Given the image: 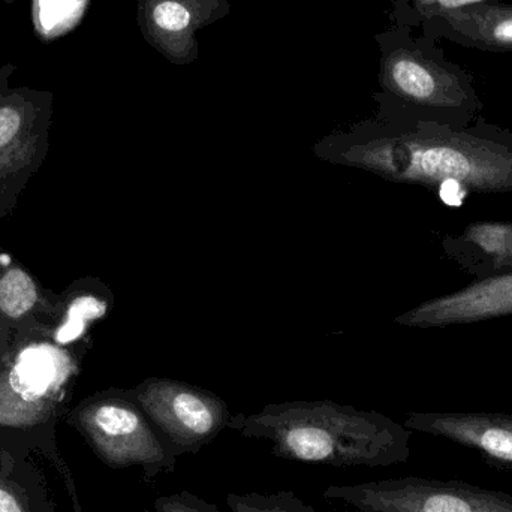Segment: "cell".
<instances>
[{
    "label": "cell",
    "instance_id": "30bf717a",
    "mask_svg": "<svg viewBox=\"0 0 512 512\" xmlns=\"http://www.w3.org/2000/svg\"><path fill=\"white\" fill-rule=\"evenodd\" d=\"M421 33L486 53L512 51V3L487 2L435 12L418 21Z\"/></svg>",
    "mask_w": 512,
    "mask_h": 512
},
{
    "label": "cell",
    "instance_id": "e0dca14e",
    "mask_svg": "<svg viewBox=\"0 0 512 512\" xmlns=\"http://www.w3.org/2000/svg\"><path fill=\"white\" fill-rule=\"evenodd\" d=\"M156 512H224L215 504L194 495L189 490H182L173 495L159 496L155 501Z\"/></svg>",
    "mask_w": 512,
    "mask_h": 512
},
{
    "label": "cell",
    "instance_id": "ba28073f",
    "mask_svg": "<svg viewBox=\"0 0 512 512\" xmlns=\"http://www.w3.org/2000/svg\"><path fill=\"white\" fill-rule=\"evenodd\" d=\"M510 315L512 273H507L484 277L459 291L423 301L394 322L408 328H445Z\"/></svg>",
    "mask_w": 512,
    "mask_h": 512
},
{
    "label": "cell",
    "instance_id": "2e32d148",
    "mask_svg": "<svg viewBox=\"0 0 512 512\" xmlns=\"http://www.w3.org/2000/svg\"><path fill=\"white\" fill-rule=\"evenodd\" d=\"M487 2H510V0H393L390 20L391 23H402L415 29L418 21L427 15Z\"/></svg>",
    "mask_w": 512,
    "mask_h": 512
},
{
    "label": "cell",
    "instance_id": "8fae6325",
    "mask_svg": "<svg viewBox=\"0 0 512 512\" xmlns=\"http://www.w3.org/2000/svg\"><path fill=\"white\" fill-rule=\"evenodd\" d=\"M442 249L477 279L512 273V224L475 222L459 236H447Z\"/></svg>",
    "mask_w": 512,
    "mask_h": 512
},
{
    "label": "cell",
    "instance_id": "44dd1931",
    "mask_svg": "<svg viewBox=\"0 0 512 512\" xmlns=\"http://www.w3.org/2000/svg\"><path fill=\"white\" fill-rule=\"evenodd\" d=\"M355 512H357V511H355Z\"/></svg>",
    "mask_w": 512,
    "mask_h": 512
},
{
    "label": "cell",
    "instance_id": "9c48e42d",
    "mask_svg": "<svg viewBox=\"0 0 512 512\" xmlns=\"http://www.w3.org/2000/svg\"><path fill=\"white\" fill-rule=\"evenodd\" d=\"M406 429L427 433L478 451L512 469V415L495 412H411Z\"/></svg>",
    "mask_w": 512,
    "mask_h": 512
},
{
    "label": "cell",
    "instance_id": "d6986e66",
    "mask_svg": "<svg viewBox=\"0 0 512 512\" xmlns=\"http://www.w3.org/2000/svg\"><path fill=\"white\" fill-rule=\"evenodd\" d=\"M0 512H27L17 490L0 477Z\"/></svg>",
    "mask_w": 512,
    "mask_h": 512
},
{
    "label": "cell",
    "instance_id": "7a4b0ae2",
    "mask_svg": "<svg viewBox=\"0 0 512 512\" xmlns=\"http://www.w3.org/2000/svg\"><path fill=\"white\" fill-rule=\"evenodd\" d=\"M230 429L270 442L276 459L331 468H388L411 456V430L333 400L270 403L254 414L233 415Z\"/></svg>",
    "mask_w": 512,
    "mask_h": 512
},
{
    "label": "cell",
    "instance_id": "7c38bea8",
    "mask_svg": "<svg viewBox=\"0 0 512 512\" xmlns=\"http://www.w3.org/2000/svg\"><path fill=\"white\" fill-rule=\"evenodd\" d=\"M227 507L231 512H316L312 505L298 498L292 490L262 493H228Z\"/></svg>",
    "mask_w": 512,
    "mask_h": 512
},
{
    "label": "cell",
    "instance_id": "8992f818",
    "mask_svg": "<svg viewBox=\"0 0 512 512\" xmlns=\"http://www.w3.org/2000/svg\"><path fill=\"white\" fill-rule=\"evenodd\" d=\"M129 397L179 456L200 453L230 429L233 418L227 403L212 391L173 379H146Z\"/></svg>",
    "mask_w": 512,
    "mask_h": 512
},
{
    "label": "cell",
    "instance_id": "ffe728a7",
    "mask_svg": "<svg viewBox=\"0 0 512 512\" xmlns=\"http://www.w3.org/2000/svg\"><path fill=\"white\" fill-rule=\"evenodd\" d=\"M0 2L8 3V2H12V0H0Z\"/></svg>",
    "mask_w": 512,
    "mask_h": 512
},
{
    "label": "cell",
    "instance_id": "5bb4252c",
    "mask_svg": "<svg viewBox=\"0 0 512 512\" xmlns=\"http://www.w3.org/2000/svg\"><path fill=\"white\" fill-rule=\"evenodd\" d=\"M38 292L32 277L21 270L12 268L0 279V310L11 318L26 315L35 306Z\"/></svg>",
    "mask_w": 512,
    "mask_h": 512
},
{
    "label": "cell",
    "instance_id": "ac0fdd59",
    "mask_svg": "<svg viewBox=\"0 0 512 512\" xmlns=\"http://www.w3.org/2000/svg\"><path fill=\"white\" fill-rule=\"evenodd\" d=\"M23 120L24 110L20 105L14 102L0 105V147L6 146L17 137Z\"/></svg>",
    "mask_w": 512,
    "mask_h": 512
},
{
    "label": "cell",
    "instance_id": "4fadbf2b",
    "mask_svg": "<svg viewBox=\"0 0 512 512\" xmlns=\"http://www.w3.org/2000/svg\"><path fill=\"white\" fill-rule=\"evenodd\" d=\"M51 349H27L15 366V384L24 387L27 393L42 394L56 378V366Z\"/></svg>",
    "mask_w": 512,
    "mask_h": 512
},
{
    "label": "cell",
    "instance_id": "3957f363",
    "mask_svg": "<svg viewBox=\"0 0 512 512\" xmlns=\"http://www.w3.org/2000/svg\"><path fill=\"white\" fill-rule=\"evenodd\" d=\"M381 53L375 101L400 114L453 129L474 125L484 110L474 78L445 57L439 41L414 35V29L391 23L375 35Z\"/></svg>",
    "mask_w": 512,
    "mask_h": 512
},
{
    "label": "cell",
    "instance_id": "9a60e30c",
    "mask_svg": "<svg viewBox=\"0 0 512 512\" xmlns=\"http://www.w3.org/2000/svg\"><path fill=\"white\" fill-rule=\"evenodd\" d=\"M105 310H107V304L99 298L93 297V295H83V297L75 298L69 304L65 322L57 330V342L62 343V345L75 342L78 337L83 336L87 324L90 321L102 318Z\"/></svg>",
    "mask_w": 512,
    "mask_h": 512
},
{
    "label": "cell",
    "instance_id": "52a82bcc",
    "mask_svg": "<svg viewBox=\"0 0 512 512\" xmlns=\"http://www.w3.org/2000/svg\"><path fill=\"white\" fill-rule=\"evenodd\" d=\"M230 0H137L144 41L173 65L200 57L198 32L231 14Z\"/></svg>",
    "mask_w": 512,
    "mask_h": 512
},
{
    "label": "cell",
    "instance_id": "6da1fadb",
    "mask_svg": "<svg viewBox=\"0 0 512 512\" xmlns=\"http://www.w3.org/2000/svg\"><path fill=\"white\" fill-rule=\"evenodd\" d=\"M376 104L369 119L316 143L315 155L388 182L466 195L512 194V132L483 117L469 128H448Z\"/></svg>",
    "mask_w": 512,
    "mask_h": 512
},
{
    "label": "cell",
    "instance_id": "277c9868",
    "mask_svg": "<svg viewBox=\"0 0 512 512\" xmlns=\"http://www.w3.org/2000/svg\"><path fill=\"white\" fill-rule=\"evenodd\" d=\"M78 421L99 459L110 468H141L147 480L176 469L179 453L131 397L95 400L81 409Z\"/></svg>",
    "mask_w": 512,
    "mask_h": 512
},
{
    "label": "cell",
    "instance_id": "5b68a950",
    "mask_svg": "<svg viewBox=\"0 0 512 512\" xmlns=\"http://www.w3.org/2000/svg\"><path fill=\"white\" fill-rule=\"evenodd\" d=\"M327 501L357 512H512V495L460 481L406 477L328 486Z\"/></svg>",
    "mask_w": 512,
    "mask_h": 512
}]
</instances>
